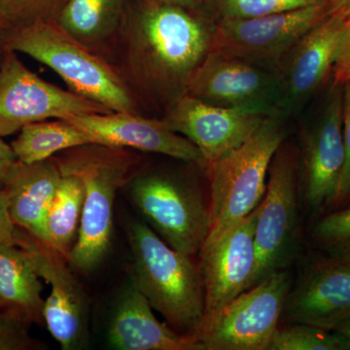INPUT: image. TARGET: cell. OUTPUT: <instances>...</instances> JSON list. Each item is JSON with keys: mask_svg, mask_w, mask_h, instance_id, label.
Returning a JSON list of instances; mask_svg holds the SVG:
<instances>
[{"mask_svg": "<svg viewBox=\"0 0 350 350\" xmlns=\"http://www.w3.org/2000/svg\"><path fill=\"white\" fill-rule=\"evenodd\" d=\"M213 27L204 10L128 1L118 32L122 73L137 96L165 110L185 94L211 49Z\"/></svg>", "mask_w": 350, "mask_h": 350, "instance_id": "1", "label": "cell"}, {"mask_svg": "<svg viewBox=\"0 0 350 350\" xmlns=\"http://www.w3.org/2000/svg\"><path fill=\"white\" fill-rule=\"evenodd\" d=\"M1 47L45 64L70 91L112 112L138 113L137 94L123 73L71 36L57 21L10 27L2 34Z\"/></svg>", "mask_w": 350, "mask_h": 350, "instance_id": "2", "label": "cell"}, {"mask_svg": "<svg viewBox=\"0 0 350 350\" xmlns=\"http://www.w3.org/2000/svg\"><path fill=\"white\" fill-rule=\"evenodd\" d=\"M62 174H75L85 189L81 225L68 262L90 273L111 246L113 207L120 188L131 180L135 159L123 148L90 144L54 156Z\"/></svg>", "mask_w": 350, "mask_h": 350, "instance_id": "3", "label": "cell"}, {"mask_svg": "<svg viewBox=\"0 0 350 350\" xmlns=\"http://www.w3.org/2000/svg\"><path fill=\"white\" fill-rule=\"evenodd\" d=\"M128 239L131 282L172 329L195 338L204 313L199 265L170 247L144 223H131Z\"/></svg>", "mask_w": 350, "mask_h": 350, "instance_id": "4", "label": "cell"}, {"mask_svg": "<svg viewBox=\"0 0 350 350\" xmlns=\"http://www.w3.org/2000/svg\"><path fill=\"white\" fill-rule=\"evenodd\" d=\"M282 118L269 117L244 144L209 165L211 225L204 246L215 243L261 204L269 167L284 142Z\"/></svg>", "mask_w": 350, "mask_h": 350, "instance_id": "5", "label": "cell"}, {"mask_svg": "<svg viewBox=\"0 0 350 350\" xmlns=\"http://www.w3.org/2000/svg\"><path fill=\"white\" fill-rule=\"evenodd\" d=\"M133 204L149 227L186 256L199 254L209 232V211L193 186L169 174H144L130 181Z\"/></svg>", "mask_w": 350, "mask_h": 350, "instance_id": "6", "label": "cell"}, {"mask_svg": "<svg viewBox=\"0 0 350 350\" xmlns=\"http://www.w3.org/2000/svg\"><path fill=\"white\" fill-rule=\"evenodd\" d=\"M266 194L257 207L256 262L247 290L283 271L293 259L298 241V163L280 148L269 170Z\"/></svg>", "mask_w": 350, "mask_h": 350, "instance_id": "7", "label": "cell"}, {"mask_svg": "<svg viewBox=\"0 0 350 350\" xmlns=\"http://www.w3.org/2000/svg\"><path fill=\"white\" fill-rule=\"evenodd\" d=\"M111 110L80 94L45 81L27 68L12 50L0 62V137L50 119H68Z\"/></svg>", "mask_w": 350, "mask_h": 350, "instance_id": "8", "label": "cell"}, {"mask_svg": "<svg viewBox=\"0 0 350 350\" xmlns=\"http://www.w3.org/2000/svg\"><path fill=\"white\" fill-rule=\"evenodd\" d=\"M342 85L333 84L312 123L303 131L298 161L301 198L312 213L332 207L345 163Z\"/></svg>", "mask_w": 350, "mask_h": 350, "instance_id": "9", "label": "cell"}, {"mask_svg": "<svg viewBox=\"0 0 350 350\" xmlns=\"http://www.w3.org/2000/svg\"><path fill=\"white\" fill-rule=\"evenodd\" d=\"M288 271H276L226 306L197 338L204 350H269L291 289Z\"/></svg>", "mask_w": 350, "mask_h": 350, "instance_id": "10", "label": "cell"}, {"mask_svg": "<svg viewBox=\"0 0 350 350\" xmlns=\"http://www.w3.org/2000/svg\"><path fill=\"white\" fill-rule=\"evenodd\" d=\"M186 94L215 107L282 117L275 71L217 51H209Z\"/></svg>", "mask_w": 350, "mask_h": 350, "instance_id": "11", "label": "cell"}, {"mask_svg": "<svg viewBox=\"0 0 350 350\" xmlns=\"http://www.w3.org/2000/svg\"><path fill=\"white\" fill-rule=\"evenodd\" d=\"M329 5L214 22L211 49L275 70L297 41L330 14Z\"/></svg>", "mask_w": 350, "mask_h": 350, "instance_id": "12", "label": "cell"}, {"mask_svg": "<svg viewBox=\"0 0 350 350\" xmlns=\"http://www.w3.org/2000/svg\"><path fill=\"white\" fill-rule=\"evenodd\" d=\"M257 213L256 208L215 243L200 251L204 313L196 338L208 331L226 306L247 290L256 262Z\"/></svg>", "mask_w": 350, "mask_h": 350, "instance_id": "13", "label": "cell"}, {"mask_svg": "<svg viewBox=\"0 0 350 350\" xmlns=\"http://www.w3.org/2000/svg\"><path fill=\"white\" fill-rule=\"evenodd\" d=\"M347 23L344 16L330 12L276 64L282 116L296 112L328 81Z\"/></svg>", "mask_w": 350, "mask_h": 350, "instance_id": "14", "label": "cell"}, {"mask_svg": "<svg viewBox=\"0 0 350 350\" xmlns=\"http://www.w3.org/2000/svg\"><path fill=\"white\" fill-rule=\"evenodd\" d=\"M18 244L31 252L39 276L49 284L44 303V323L64 350L79 349L87 340L86 294L68 260L31 236L18 234Z\"/></svg>", "mask_w": 350, "mask_h": 350, "instance_id": "15", "label": "cell"}, {"mask_svg": "<svg viewBox=\"0 0 350 350\" xmlns=\"http://www.w3.org/2000/svg\"><path fill=\"white\" fill-rule=\"evenodd\" d=\"M267 115L215 107L185 94L165 110L163 122L199 149L208 167L244 144Z\"/></svg>", "mask_w": 350, "mask_h": 350, "instance_id": "16", "label": "cell"}, {"mask_svg": "<svg viewBox=\"0 0 350 350\" xmlns=\"http://www.w3.org/2000/svg\"><path fill=\"white\" fill-rule=\"evenodd\" d=\"M350 317V262L327 256L308 264L291 286L282 319L334 332Z\"/></svg>", "mask_w": 350, "mask_h": 350, "instance_id": "17", "label": "cell"}, {"mask_svg": "<svg viewBox=\"0 0 350 350\" xmlns=\"http://www.w3.org/2000/svg\"><path fill=\"white\" fill-rule=\"evenodd\" d=\"M64 120L81 131L91 144L162 154L207 167L199 149L187 138L170 130L163 119L145 118L139 113L109 112Z\"/></svg>", "mask_w": 350, "mask_h": 350, "instance_id": "18", "label": "cell"}, {"mask_svg": "<svg viewBox=\"0 0 350 350\" xmlns=\"http://www.w3.org/2000/svg\"><path fill=\"white\" fill-rule=\"evenodd\" d=\"M107 340L117 350H204L197 338L157 319L148 300L133 282L120 296Z\"/></svg>", "mask_w": 350, "mask_h": 350, "instance_id": "19", "label": "cell"}, {"mask_svg": "<svg viewBox=\"0 0 350 350\" xmlns=\"http://www.w3.org/2000/svg\"><path fill=\"white\" fill-rule=\"evenodd\" d=\"M61 176L54 157L34 163L17 160L3 186L14 224L46 245L48 211Z\"/></svg>", "mask_w": 350, "mask_h": 350, "instance_id": "20", "label": "cell"}, {"mask_svg": "<svg viewBox=\"0 0 350 350\" xmlns=\"http://www.w3.org/2000/svg\"><path fill=\"white\" fill-rule=\"evenodd\" d=\"M42 278L31 252L20 244H0V308L27 323L44 322Z\"/></svg>", "mask_w": 350, "mask_h": 350, "instance_id": "21", "label": "cell"}, {"mask_svg": "<svg viewBox=\"0 0 350 350\" xmlns=\"http://www.w3.org/2000/svg\"><path fill=\"white\" fill-rule=\"evenodd\" d=\"M129 0H68L57 22L98 54L118 36Z\"/></svg>", "mask_w": 350, "mask_h": 350, "instance_id": "22", "label": "cell"}, {"mask_svg": "<svg viewBox=\"0 0 350 350\" xmlns=\"http://www.w3.org/2000/svg\"><path fill=\"white\" fill-rule=\"evenodd\" d=\"M84 199L81 179L75 174H62L48 211L46 229L48 246L68 261L79 234Z\"/></svg>", "mask_w": 350, "mask_h": 350, "instance_id": "23", "label": "cell"}, {"mask_svg": "<svg viewBox=\"0 0 350 350\" xmlns=\"http://www.w3.org/2000/svg\"><path fill=\"white\" fill-rule=\"evenodd\" d=\"M90 144L89 138L66 120L52 119L24 126L11 147L18 161L34 163Z\"/></svg>", "mask_w": 350, "mask_h": 350, "instance_id": "24", "label": "cell"}, {"mask_svg": "<svg viewBox=\"0 0 350 350\" xmlns=\"http://www.w3.org/2000/svg\"><path fill=\"white\" fill-rule=\"evenodd\" d=\"M317 5H329L328 0H204V10L214 22H217Z\"/></svg>", "mask_w": 350, "mask_h": 350, "instance_id": "25", "label": "cell"}, {"mask_svg": "<svg viewBox=\"0 0 350 350\" xmlns=\"http://www.w3.org/2000/svg\"><path fill=\"white\" fill-rule=\"evenodd\" d=\"M269 350H347V347L336 332L294 323L278 327Z\"/></svg>", "mask_w": 350, "mask_h": 350, "instance_id": "26", "label": "cell"}, {"mask_svg": "<svg viewBox=\"0 0 350 350\" xmlns=\"http://www.w3.org/2000/svg\"><path fill=\"white\" fill-rule=\"evenodd\" d=\"M312 238L328 256L350 262V204L320 219Z\"/></svg>", "mask_w": 350, "mask_h": 350, "instance_id": "27", "label": "cell"}, {"mask_svg": "<svg viewBox=\"0 0 350 350\" xmlns=\"http://www.w3.org/2000/svg\"><path fill=\"white\" fill-rule=\"evenodd\" d=\"M68 0H0V14L10 27L57 21ZM9 27V29H10Z\"/></svg>", "mask_w": 350, "mask_h": 350, "instance_id": "28", "label": "cell"}, {"mask_svg": "<svg viewBox=\"0 0 350 350\" xmlns=\"http://www.w3.org/2000/svg\"><path fill=\"white\" fill-rule=\"evenodd\" d=\"M29 325L15 313L0 308V350L43 349V345L29 335Z\"/></svg>", "mask_w": 350, "mask_h": 350, "instance_id": "29", "label": "cell"}, {"mask_svg": "<svg viewBox=\"0 0 350 350\" xmlns=\"http://www.w3.org/2000/svg\"><path fill=\"white\" fill-rule=\"evenodd\" d=\"M342 128L347 156L337 196L332 204L335 209L350 204V78L342 85Z\"/></svg>", "mask_w": 350, "mask_h": 350, "instance_id": "30", "label": "cell"}, {"mask_svg": "<svg viewBox=\"0 0 350 350\" xmlns=\"http://www.w3.org/2000/svg\"><path fill=\"white\" fill-rule=\"evenodd\" d=\"M350 78V21L338 45L337 56L332 72L333 84L344 85Z\"/></svg>", "mask_w": 350, "mask_h": 350, "instance_id": "31", "label": "cell"}, {"mask_svg": "<svg viewBox=\"0 0 350 350\" xmlns=\"http://www.w3.org/2000/svg\"><path fill=\"white\" fill-rule=\"evenodd\" d=\"M18 234L9 211L8 194L5 189L0 187V244H17Z\"/></svg>", "mask_w": 350, "mask_h": 350, "instance_id": "32", "label": "cell"}, {"mask_svg": "<svg viewBox=\"0 0 350 350\" xmlns=\"http://www.w3.org/2000/svg\"><path fill=\"white\" fill-rule=\"evenodd\" d=\"M17 161L11 145H8L0 137V187L3 188L9 172Z\"/></svg>", "mask_w": 350, "mask_h": 350, "instance_id": "33", "label": "cell"}, {"mask_svg": "<svg viewBox=\"0 0 350 350\" xmlns=\"http://www.w3.org/2000/svg\"><path fill=\"white\" fill-rule=\"evenodd\" d=\"M142 1L183 7V8L188 9H198V10H204V0H142Z\"/></svg>", "mask_w": 350, "mask_h": 350, "instance_id": "34", "label": "cell"}, {"mask_svg": "<svg viewBox=\"0 0 350 350\" xmlns=\"http://www.w3.org/2000/svg\"><path fill=\"white\" fill-rule=\"evenodd\" d=\"M331 12L338 13L344 16L345 19L350 21V0H328Z\"/></svg>", "mask_w": 350, "mask_h": 350, "instance_id": "35", "label": "cell"}, {"mask_svg": "<svg viewBox=\"0 0 350 350\" xmlns=\"http://www.w3.org/2000/svg\"><path fill=\"white\" fill-rule=\"evenodd\" d=\"M338 335H340L345 340L347 349H350V317L340 324L337 328L334 330Z\"/></svg>", "mask_w": 350, "mask_h": 350, "instance_id": "36", "label": "cell"}, {"mask_svg": "<svg viewBox=\"0 0 350 350\" xmlns=\"http://www.w3.org/2000/svg\"><path fill=\"white\" fill-rule=\"evenodd\" d=\"M9 25L7 24L6 21L3 19L1 14H0V62H1L2 54H3V49L1 47V36L3 32L9 29Z\"/></svg>", "mask_w": 350, "mask_h": 350, "instance_id": "37", "label": "cell"}]
</instances>
